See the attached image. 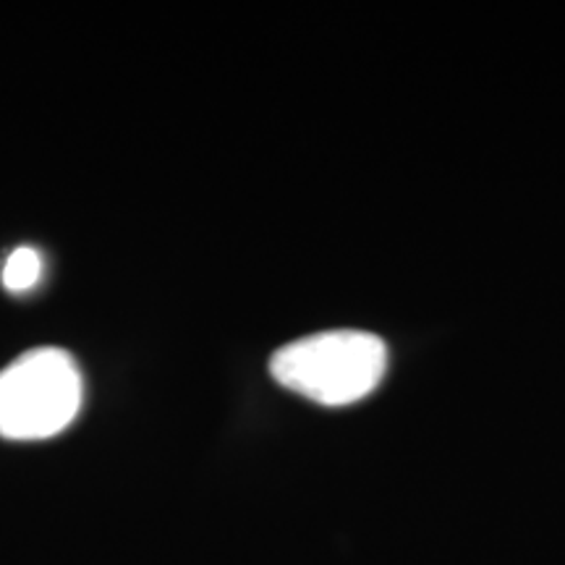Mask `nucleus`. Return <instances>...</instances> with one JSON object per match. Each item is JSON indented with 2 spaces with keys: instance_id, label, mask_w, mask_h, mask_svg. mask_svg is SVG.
<instances>
[{
  "instance_id": "obj_3",
  "label": "nucleus",
  "mask_w": 565,
  "mask_h": 565,
  "mask_svg": "<svg viewBox=\"0 0 565 565\" xmlns=\"http://www.w3.org/2000/svg\"><path fill=\"white\" fill-rule=\"evenodd\" d=\"M42 278V257L32 246H19L3 265V286L11 294H24Z\"/></svg>"
},
{
  "instance_id": "obj_2",
  "label": "nucleus",
  "mask_w": 565,
  "mask_h": 565,
  "mask_svg": "<svg viewBox=\"0 0 565 565\" xmlns=\"http://www.w3.org/2000/svg\"><path fill=\"white\" fill-rule=\"evenodd\" d=\"M79 406L82 372L63 349H32L0 372V435L9 440L58 435Z\"/></svg>"
},
{
  "instance_id": "obj_1",
  "label": "nucleus",
  "mask_w": 565,
  "mask_h": 565,
  "mask_svg": "<svg viewBox=\"0 0 565 565\" xmlns=\"http://www.w3.org/2000/svg\"><path fill=\"white\" fill-rule=\"evenodd\" d=\"M387 366L383 338L364 330H330L275 351L270 372L282 387L322 406H349L380 385Z\"/></svg>"
}]
</instances>
